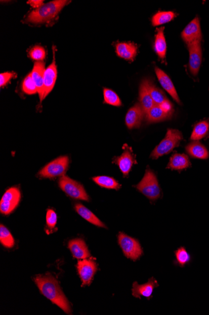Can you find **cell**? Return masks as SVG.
I'll return each instance as SVG.
<instances>
[{
	"label": "cell",
	"instance_id": "ac0fdd59",
	"mask_svg": "<svg viewBox=\"0 0 209 315\" xmlns=\"http://www.w3.org/2000/svg\"><path fill=\"white\" fill-rule=\"evenodd\" d=\"M116 52L119 57L133 61L137 54V45L132 42H120L116 45Z\"/></svg>",
	"mask_w": 209,
	"mask_h": 315
},
{
	"label": "cell",
	"instance_id": "484cf974",
	"mask_svg": "<svg viewBox=\"0 0 209 315\" xmlns=\"http://www.w3.org/2000/svg\"><path fill=\"white\" fill-rule=\"evenodd\" d=\"M93 180L95 183L105 188L118 190L121 187V185L116 180L109 176H97L94 177Z\"/></svg>",
	"mask_w": 209,
	"mask_h": 315
},
{
	"label": "cell",
	"instance_id": "8992f818",
	"mask_svg": "<svg viewBox=\"0 0 209 315\" xmlns=\"http://www.w3.org/2000/svg\"><path fill=\"white\" fill-rule=\"evenodd\" d=\"M61 189L71 198L89 202V197L82 185L66 176L61 177L58 181Z\"/></svg>",
	"mask_w": 209,
	"mask_h": 315
},
{
	"label": "cell",
	"instance_id": "4316f807",
	"mask_svg": "<svg viewBox=\"0 0 209 315\" xmlns=\"http://www.w3.org/2000/svg\"><path fill=\"white\" fill-rule=\"evenodd\" d=\"M176 13L173 12H158L153 16V26H157L171 22L175 17Z\"/></svg>",
	"mask_w": 209,
	"mask_h": 315
},
{
	"label": "cell",
	"instance_id": "2e32d148",
	"mask_svg": "<svg viewBox=\"0 0 209 315\" xmlns=\"http://www.w3.org/2000/svg\"><path fill=\"white\" fill-rule=\"evenodd\" d=\"M156 75H157L158 80L159 81L162 88L171 95L172 98L179 104H181L179 97L175 88L173 81H172L169 76L160 69L156 67L155 68Z\"/></svg>",
	"mask_w": 209,
	"mask_h": 315
},
{
	"label": "cell",
	"instance_id": "8fae6325",
	"mask_svg": "<svg viewBox=\"0 0 209 315\" xmlns=\"http://www.w3.org/2000/svg\"><path fill=\"white\" fill-rule=\"evenodd\" d=\"M181 37L187 44L195 41H200L202 36L199 18L197 17L192 20L182 31Z\"/></svg>",
	"mask_w": 209,
	"mask_h": 315
},
{
	"label": "cell",
	"instance_id": "5b68a950",
	"mask_svg": "<svg viewBox=\"0 0 209 315\" xmlns=\"http://www.w3.org/2000/svg\"><path fill=\"white\" fill-rule=\"evenodd\" d=\"M118 244L127 258L136 261L142 256L143 250L138 240L124 233H119Z\"/></svg>",
	"mask_w": 209,
	"mask_h": 315
},
{
	"label": "cell",
	"instance_id": "44dd1931",
	"mask_svg": "<svg viewBox=\"0 0 209 315\" xmlns=\"http://www.w3.org/2000/svg\"><path fill=\"white\" fill-rule=\"evenodd\" d=\"M190 166L189 158L184 153H175L170 159L168 168L173 170H183Z\"/></svg>",
	"mask_w": 209,
	"mask_h": 315
},
{
	"label": "cell",
	"instance_id": "9a60e30c",
	"mask_svg": "<svg viewBox=\"0 0 209 315\" xmlns=\"http://www.w3.org/2000/svg\"><path fill=\"white\" fill-rule=\"evenodd\" d=\"M151 84L149 79H144L140 86V102L145 113L149 112L155 105L150 95V86Z\"/></svg>",
	"mask_w": 209,
	"mask_h": 315
},
{
	"label": "cell",
	"instance_id": "f546056e",
	"mask_svg": "<svg viewBox=\"0 0 209 315\" xmlns=\"http://www.w3.org/2000/svg\"><path fill=\"white\" fill-rule=\"evenodd\" d=\"M0 242L5 247L11 248L15 245V240L11 233L3 225L0 226Z\"/></svg>",
	"mask_w": 209,
	"mask_h": 315
},
{
	"label": "cell",
	"instance_id": "4fadbf2b",
	"mask_svg": "<svg viewBox=\"0 0 209 315\" xmlns=\"http://www.w3.org/2000/svg\"><path fill=\"white\" fill-rule=\"evenodd\" d=\"M145 112L140 103H137L128 111L126 116V123L130 129L139 128L144 119Z\"/></svg>",
	"mask_w": 209,
	"mask_h": 315
},
{
	"label": "cell",
	"instance_id": "e0dca14e",
	"mask_svg": "<svg viewBox=\"0 0 209 315\" xmlns=\"http://www.w3.org/2000/svg\"><path fill=\"white\" fill-rule=\"evenodd\" d=\"M68 247L74 258L79 260L88 259L91 257L88 247L83 240L81 239L71 240L68 243Z\"/></svg>",
	"mask_w": 209,
	"mask_h": 315
},
{
	"label": "cell",
	"instance_id": "8d00e7d4",
	"mask_svg": "<svg viewBox=\"0 0 209 315\" xmlns=\"http://www.w3.org/2000/svg\"><path fill=\"white\" fill-rule=\"evenodd\" d=\"M164 112L172 115L173 111V106L171 102L168 100H166L159 105Z\"/></svg>",
	"mask_w": 209,
	"mask_h": 315
},
{
	"label": "cell",
	"instance_id": "30bf717a",
	"mask_svg": "<svg viewBox=\"0 0 209 315\" xmlns=\"http://www.w3.org/2000/svg\"><path fill=\"white\" fill-rule=\"evenodd\" d=\"M189 52V67L192 75L196 76L202 63V51L200 41H195L188 44Z\"/></svg>",
	"mask_w": 209,
	"mask_h": 315
},
{
	"label": "cell",
	"instance_id": "83f0119b",
	"mask_svg": "<svg viewBox=\"0 0 209 315\" xmlns=\"http://www.w3.org/2000/svg\"><path fill=\"white\" fill-rule=\"evenodd\" d=\"M209 130V125L207 121H202L195 125L194 130L190 137L194 141H198L203 138L207 134Z\"/></svg>",
	"mask_w": 209,
	"mask_h": 315
},
{
	"label": "cell",
	"instance_id": "6da1fadb",
	"mask_svg": "<svg viewBox=\"0 0 209 315\" xmlns=\"http://www.w3.org/2000/svg\"><path fill=\"white\" fill-rule=\"evenodd\" d=\"M34 280L42 295L67 314L71 312L69 301L66 298L60 287L58 280L52 275H39L34 278Z\"/></svg>",
	"mask_w": 209,
	"mask_h": 315
},
{
	"label": "cell",
	"instance_id": "7402d4cb",
	"mask_svg": "<svg viewBox=\"0 0 209 315\" xmlns=\"http://www.w3.org/2000/svg\"><path fill=\"white\" fill-rule=\"evenodd\" d=\"M75 210L78 213L79 215H80L82 218L86 219L87 221L90 222L92 224L94 225L97 227L105 228L107 229V227L100 220L99 218H98L94 213H92L91 210H89L88 208H86L81 204L78 203L75 206Z\"/></svg>",
	"mask_w": 209,
	"mask_h": 315
},
{
	"label": "cell",
	"instance_id": "d6a6232c",
	"mask_svg": "<svg viewBox=\"0 0 209 315\" xmlns=\"http://www.w3.org/2000/svg\"><path fill=\"white\" fill-rule=\"evenodd\" d=\"M23 91L28 94H33L38 92L35 82H34L31 73L26 77L24 79L23 85Z\"/></svg>",
	"mask_w": 209,
	"mask_h": 315
},
{
	"label": "cell",
	"instance_id": "52a82bcc",
	"mask_svg": "<svg viewBox=\"0 0 209 315\" xmlns=\"http://www.w3.org/2000/svg\"><path fill=\"white\" fill-rule=\"evenodd\" d=\"M69 165V159L67 156H62L52 161L39 172V176L45 178H54L64 176Z\"/></svg>",
	"mask_w": 209,
	"mask_h": 315
},
{
	"label": "cell",
	"instance_id": "7c38bea8",
	"mask_svg": "<svg viewBox=\"0 0 209 315\" xmlns=\"http://www.w3.org/2000/svg\"><path fill=\"white\" fill-rule=\"evenodd\" d=\"M158 287L157 280L153 277L150 278L149 281L144 285H140L137 282H134L132 288V295L139 299L143 296L150 300L152 298L153 290Z\"/></svg>",
	"mask_w": 209,
	"mask_h": 315
},
{
	"label": "cell",
	"instance_id": "277c9868",
	"mask_svg": "<svg viewBox=\"0 0 209 315\" xmlns=\"http://www.w3.org/2000/svg\"><path fill=\"white\" fill-rule=\"evenodd\" d=\"M136 187L150 200L155 201L160 197L161 190L157 176L150 169H147L142 181Z\"/></svg>",
	"mask_w": 209,
	"mask_h": 315
},
{
	"label": "cell",
	"instance_id": "7a4b0ae2",
	"mask_svg": "<svg viewBox=\"0 0 209 315\" xmlns=\"http://www.w3.org/2000/svg\"><path fill=\"white\" fill-rule=\"evenodd\" d=\"M66 0H55L33 10L29 14L27 21L33 23H43L49 22L59 13L63 8L68 4Z\"/></svg>",
	"mask_w": 209,
	"mask_h": 315
},
{
	"label": "cell",
	"instance_id": "5bb4252c",
	"mask_svg": "<svg viewBox=\"0 0 209 315\" xmlns=\"http://www.w3.org/2000/svg\"><path fill=\"white\" fill-rule=\"evenodd\" d=\"M46 70L44 62L37 61L34 65L33 70L31 73V77L38 89V93L41 102L44 100V76Z\"/></svg>",
	"mask_w": 209,
	"mask_h": 315
},
{
	"label": "cell",
	"instance_id": "cb8c5ba5",
	"mask_svg": "<svg viewBox=\"0 0 209 315\" xmlns=\"http://www.w3.org/2000/svg\"><path fill=\"white\" fill-rule=\"evenodd\" d=\"M164 29H165L164 27L157 28L155 39V51L161 59H165L166 52V43L163 33Z\"/></svg>",
	"mask_w": 209,
	"mask_h": 315
},
{
	"label": "cell",
	"instance_id": "d590c367",
	"mask_svg": "<svg viewBox=\"0 0 209 315\" xmlns=\"http://www.w3.org/2000/svg\"><path fill=\"white\" fill-rule=\"evenodd\" d=\"M14 73H5L0 75V86L1 87L5 86L9 83L10 79L15 76Z\"/></svg>",
	"mask_w": 209,
	"mask_h": 315
},
{
	"label": "cell",
	"instance_id": "1f68e13d",
	"mask_svg": "<svg viewBox=\"0 0 209 315\" xmlns=\"http://www.w3.org/2000/svg\"><path fill=\"white\" fill-rule=\"evenodd\" d=\"M150 92L155 105H160L161 103L168 100L162 90L157 88L152 83L150 84Z\"/></svg>",
	"mask_w": 209,
	"mask_h": 315
},
{
	"label": "cell",
	"instance_id": "3957f363",
	"mask_svg": "<svg viewBox=\"0 0 209 315\" xmlns=\"http://www.w3.org/2000/svg\"><path fill=\"white\" fill-rule=\"evenodd\" d=\"M182 139V135L178 130L169 129L165 138L153 150L150 157L156 160L168 154L173 151L174 148L179 146Z\"/></svg>",
	"mask_w": 209,
	"mask_h": 315
},
{
	"label": "cell",
	"instance_id": "f1b7e54d",
	"mask_svg": "<svg viewBox=\"0 0 209 315\" xmlns=\"http://www.w3.org/2000/svg\"><path fill=\"white\" fill-rule=\"evenodd\" d=\"M175 256H176L175 264L178 265L180 267H184L191 261V256L187 252L186 248L184 247H181L175 251Z\"/></svg>",
	"mask_w": 209,
	"mask_h": 315
},
{
	"label": "cell",
	"instance_id": "d4e9b609",
	"mask_svg": "<svg viewBox=\"0 0 209 315\" xmlns=\"http://www.w3.org/2000/svg\"><path fill=\"white\" fill-rule=\"evenodd\" d=\"M146 119L150 123H157L171 118V115L163 112L159 105H155L146 113Z\"/></svg>",
	"mask_w": 209,
	"mask_h": 315
},
{
	"label": "cell",
	"instance_id": "d6986e66",
	"mask_svg": "<svg viewBox=\"0 0 209 315\" xmlns=\"http://www.w3.org/2000/svg\"><path fill=\"white\" fill-rule=\"evenodd\" d=\"M57 70L55 59L54 61L47 68L44 76V99L52 91L57 80Z\"/></svg>",
	"mask_w": 209,
	"mask_h": 315
},
{
	"label": "cell",
	"instance_id": "4dcf8cb0",
	"mask_svg": "<svg viewBox=\"0 0 209 315\" xmlns=\"http://www.w3.org/2000/svg\"><path fill=\"white\" fill-rule=\"evenodd\" d=\"M104 97L105 103L107 104L115 106V107H120L121 105L120 98L112 89L105 88L104 89Z\"/></svg>",
	"mask_w": 209,
	"mask_h": 315
},
{
	"label": "cell",
	"instance_id": "603a6c76",
	"mask_svg": "<svg viewBox=\"0 0 209 315\" xmlns=\"http://www.w3.org/2000/svg\"><path fill=\"white\" fill-rule=\"evenodd\" d=\"M186 150L191 157L198 160H207L209 156L208 150L204 145L197 141L190 143L188 145Z\"/></svg>",
	"mask_w": 209,
	"mask_h": 315
},
{
	"label": "cell",
	"instance_id": "ffe728a7",
	"mask_svg": "<svg viewBox=\"0 0 209 315\" xmlns=\"http://www.w3.org/2000/svg\"><path fill=\"white\" fill-rule=\"evenodd\" d=\"M115 163L117 164L124 176L128 175L135 163V158L131 149H126L120 157L116 158Z\"/></svg>",
	"mask_w": 209,
	"mask_h": 315
},
{
	"label": "cell",
	"instance_id": "e575fe53",
	"mask_svg": "<svg viewBox=\"0 0 209 315\" xmlns=\"http://www.w3.org/2000/svg\"><path fill=\"white\" fill-rule=\"evenodd\" d=\"M57 222V216L56 213L53 210H49L47 213V226L51 229L56 226Z\"/></svg>",
	"mask_w": 209,
	"mask_h": 315
},
{
	"label": "cell",
	"instance_id": "836d02e7",
	"mask_svg": "<svg viewBox=\"0 0 209 315\" xmlns=\"http://www.w3.org/2000/svg\"><path fill=\"white\" fill-rule=\"evenodd\" d=\"M46 50L41 46H35L30 50L29 55L33 60L41 61L46 57Z\"/></svg>",
	"mask_w": 209,
	"mask_h": 315
},
{
	"label": "cell",
	"instance_id": "74e56055",
	"mask_svg": "<svg viewBox=\"0 0 209 315\" xmlns=\"http://www.w3.org/2000/svg\"><path fill=\"white\" fill-rule=\"evenodd\" d=\"M27 4L36 9L44 5V1H42V0H30V1L27 2Z\"/></svg>",
	"mask_w": 209,
	"mask_h": 315
},
{
	"label": "cell",
	"instance_id": "9c48e42d",
	"mask_svg": "<svg viewBox=\"0 0 209 315\" xmlns=\"http://www.w3.org/2000/svg\"><path fill=\"white\" fill-rule=\"evenodd\" d=\"M77 268L83 286L91 285L98 269L97 263L92 259H82L78 261Z\"/></svg>",
	"mask_w": 209,
	"mask_h": 315
},
{
	"label": "cell",
	"instance_id": "ba28073f",
	"mask_svg": "<svg viewBox=\"0 0 209 315\" xmlns=\"http://www.w3.org/2000/svg\"><path fill=\"white\" fill-rule=\"evenodd\" d=\"M21 199L20 190L17 187H11L5 193L0 202V211L7 215L17 207Z\"/></svg>",
	"mask_w": 209,
	"mask_h": 315
}]
</instances>
